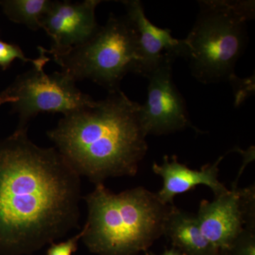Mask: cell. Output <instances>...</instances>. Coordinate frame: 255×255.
Wrapping results in <instances>:
<instances>
[{
	"label": "cell",
	"mask_w": 255,
	"mask_h": 255,
	"mask_svg": "<svg viewBox=\"0 0 255 255\" xmlns=\"http://www.w3.org/2000/svg\"><path fill=\"white\" fill-rule=\"evenodd\" d=\"M82 231L76 236L70 238L68 241L55 244L52 243L49 249L47 252V255H72L78 250V241L81 239Z\"/></svg>",
	"instance_id": "2e32d148"
},
{
	"label": "cell",
	"mask_w": 255,
	"mask_h": 255,
	"mask_svg": "<svg viewBox=\"0 0 255 255\" xmlns=\"http://www.w3.org/2000/svg\"><path fill=\"white\" fill-rule=\"evenodd\" d=\"M223 159L220 157L214 163L206 164L200 170L189 168L180 163L176 155L164 157L163 163H154L152 170L163 179V187L157 193L159 200L167 205H174L177 194L193 190L197 186L205 185L214 192L215 197L226 194L228 189L219 179V165Z\"/></svg>",
	"instance_id": "8fae6325"
},
{
	"label": "cell",
	"mask_w": 255,
	"mask_h": 255,
	"mask_svg": "<svg viewBox=\"0 0 255 255\" xmlns=\"http://www.w3.org/2000/svg\"><path fill=\"white\" fill-rule=\"evenodd\" d=\"M40 55L33 68L21 74L0 93V107L11 104V112L18 117L17 128L28 129V124L39 114L60 113L64 116L93 102L63 72L45 73L43 68L50 60L38 47Z\"/></svg>",
	"instance_id": "8992f818"
},
{
	"label": "cell",
	"mask_w": 255,
	"mask_h": 255,
	"mask_svg": "<svg viewBox=\"0 0 255 255\" xmlns=\"http://www.w3.org/2000/svg\"><path fill=\"white\" fill-rule=\"evenodd\" d=\"M53 4L50 0H1L0 6L13 22L21 23L33 31L41 28L43 16Z\"/></svg>",
	"instance_id": "4fadbf2b"
},
{
	"label": "cell",
	"mask_w": 255,
	"mask_h": 255,
	"mask_svg": "<svg viewBox=\"0 0 255 255\" xmlns=\"http://www.w3.org/2000/svg\"><path fill=\"white\" fill-rule=\"evenodd\" d=\"M227 255H255V228H245Z\"/></svg>",
	"instance_id": "9a60e30c"
},
{
	"label": "cell",
	"mask_w": 255,
	"mask_h": 255,
	"mask_svg": "<svg viewBox=\"0 0 255 255\" xmlns=\"http://www.w3.org/2000/svg\"><path fill=\"white\" fill-rule=\"evenodd\" d=\"M176 58L167 54L160 65L147 77V100L140 105L139 117L147 135H167L187 128L201 132L191 124L185 101L172 79Z\"/></svg>",
	"instance_id": "ba28073f"
},
{
	"label": "cell",
	"mask_w": 255,
	"mask_h": 255,
	"mask_svg": "<svg viewBox=\"0 0 255 255\" xmlns=\"http://www.w3.org/2000/svg\"><path fill=\"white\" fill-rule=\"evenodd\" d=\"M127 10V16L135 28L138 44V63L135 74L147 78L160 65L167 54L174 58L186 55L184 39L174 38L171 30L161 28L151 22L146 16L141 1H122Z\"/></svg>",
	"instance_id": "30bf717a"
},
{
	"label": "cell",
	"mask_w": 255,
	"mask_h": 255,
	"mask_svg": "<svg viewBox=\"0 0 255 255\" xmlns=\"http://www.w3.org/2000/svg\"><path fill=\"white\" fill-rule=\"evenodd\" d=\"M196 219L206 239L221 255H227L245 228H255V186L233 184L231 190L214 201H201Z\"/></svg>",
	"instance_id": "52a82bcc"
},
{
	"label": "cell",
	"mask_w": 255,
	"mask_h": 255,
	"mask_svg": "<svg viewBox=\"0 0 255 255\" xmlns=\"http://www.w3.org/2000/svg\"><path fill=\"white\" fill-rule=\"evenodd\" d=\"M27 130L0 140V255L31 254L78 228L80 176Z\"/></svg>",
	"instance_id": "6da1fadb"
},
{
	"label": "cell",
	"mask_w": 255,
	"mask_h": 255,
	"mask_svg": "<svg viewBox=\"0 0 255 255\" xmlns=\"http://www.w3.org/2000/svg\"><path fill=\"white\" fill-rule=\"evenodd\" d=\"M146 255H156L152 253H145ZM161 255H185L184 253H182V252L179 251V250L177 249V248H173L172 247L171 249L166 250L164 251L163 254Z\"/></svg>",
	"instance_id": "e0dca14e"
},
{
	"label": "cell",
	"mask_w": 255,
	"mask_h": 255,
	"mask_svg": "<svg viewBox=\"0 0 255 255\" xmlns=\"http://www.w3.org/2000/svg\"><path fill=\"white\" fill-rule=\"evenodd\" d=\"M140 105L119 89L64 116L47 135L74 170L95 185L109 177H132L147 151Z\"/></svg>",
	"instance_id": "7a4b0ae2"
},
{
	"label": "cell",
	"mask_w": 255,
	"mask_h": 255,
	"mask_svg": "<svg viewBox=\"0 0 255 255\" xmlns=\"http://www.w3.org/2000/svg\"><path fill=\"white\" fill-rule=\"evenodd\" d=\"M16 59L20 60L23 63L31 62L33 64L36 63V60L26 58L17 44L0 41V68L2 70H7Z\"/></svg>",
	"instance_id": "5bb4252c"
},
{
	"label": "cell",
	"mask_w": 255,
	"mask_h": 255,
	"mask_svg": "<svg viewBox=\"0 0 255 255\" xmlns=\"http://www.w3.org/2000/svg\"><path fill=\"white\" fill-rule=\"evenodd\" d=\"M200 12L185 39L191 74L202 84L230 81L240 85L235 67L247 43V22L255 1H201Z\"/></svg>",
	"instance_id": "277c9868"
},
{
	"label": "cell",
	"mask_w": 255,
	"mask_h": 255,
	"mask_svg": "<svg viewBox=\"0 0 255 255\" xmlns=\"http://www.w3.org/2000/svg\"><path fill=\"white\" fill-rule=\"evenodd\" d=\"M163 236L185 255H221L201 233L196 216L174 205L166 218Z\"/></svg>",
	"instance_id": "7c38bea8"
},
{
	"label": "cell",
	"mask_w": 255,
	"mask_h": 255,
	"mask_svg": "<svg viewBox=\"0 0 255 255\" xmlns=\"http://www.w3.org/2000/svg\"><path fill=\"white\" fill-rule=\"evenodd\" d=\"M49 54L74 81L87 79L109 92L115 91L128 73H135L138 63L136 31L127 15L111 14L105 26H100L85 43Z\"/></svg>",
	"instance_id": "5b68a950"
},
{
	"label": "cell",
	"mask_w": 255,
	"mask_h": 255,
	"mask_svg": "<svg viewBox=\"0 0 255 255\" xmlns=\"http://www.w3.org/2000/svg\"><path fill=\"white\" fill-rule=\"evenodd\" d=\"M84 199L88 217L82 238L89 251L100 255L147 253L163 236L166 218L173 206L163 204L157 193L142 187L116 194L102 183Z\"/></svg>",
	"instance_id": "3957f363"
},
{
	"label": "cell",
	"mask_w": 255,
	"mask_h": 255,
	"mask_svg": "<svg viewBox=\"0 0 255 255\" xmlns=\"http://www.w3.org/2000/svg\"><path fill=\"white\" fill-rule=\"evenodd\" d=\"M100 0L82 2L53 1L41 21V28L51 38L50 50L45 53H60L90 40L100 28L95 17Z\"/></svg>",
	"instance_id": "9c48e42d"
}]
</instances>
